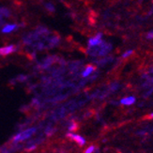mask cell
Wrapping results in <instances>:
<instances>
[{
  "label": "cell",
  "mask_w": 153,
  "mask_h": 153,
  "mask_svg": "<svg viewBox=\"0 0 153 153\" xmlns=\"http://www.w3.org/2000/svg\"><path fill=\"white\" fill-rule=\"evenodd\" d=\"M0 153H10V152L7 149H2L1 150H0Z\"/></svg>",
  "instance_id": "cell-16"
},
{
  "label": "cell",
  "mask_w": 153,
  "mask_h": 153,
  "mask_svg": "<svg viewBox=\"0 0 153 153\" xmlns=\"http://www.w3.org/2000/svg\"><path fill=\"white\" fill-rule=\"evenodd\" d=\"M149 117H150V118H153V113H151V114L149 115Z\"/></svg>",
  "instance_id": "cell-17"
},
{
  "label": "cell",
  "mask_w": 153,
  "mask_h": 153,
  "mask_svg": "<svg viewBox=\"0 0 153 153\" xmlns=\"http://www.w3.org/2000/svg\"><path fill=\"white\" fill-rule=\"evenodd\" d=\"M112 46L108 43H105L102 41L100 42L98 45L95 46H92V47H89L88 49V54L91 56H103L105 54L111 50Z\"/></svg>",
  "instance_id": "cell-1"
},
{
  "label": "cell",
  "mask_w": 153,
  "mask_h": 153,
  "mask_svg": "<svg viewBox=\"0 0 153 153\" xmlns=\"http://www.w3.org/2000/svg\"><path fill=\"white\" fill-rule=\"evenodd\" d=\"M37 131L36 128H29V129H26L21 132H19V134H17L14 137H13L12 139V142L13 144H17L19 142H23L25 140H26V139L30 138L33 134H35Z\"/></svg>",
  "instance_id": "cell-2"
},
{
  "label": "cell",
  "mask_w": 153,
  "mask_h": 153,
  "mask_svg": "<svg viewBox=\"0 0 153 153\" xmlns=\"http://www.w3.org/2000/svg\"><path fill=\"white\" fill-rule=\"evenodd\" d=\"M10 11L7 8H0V17H10Z\"/></svg>",
  "instance_id": "cell-9"
},
{
  "label": "cell",
  "mask_w": 153,
  "mask_h": 153,
  "mask_svg": "<svg viewBox=\"0 0 153 153\" xmlns=\"http://www.w3.org/2000/svg\"><path fill=\"white\" fill-rule=\"evenodd\" d=\"M95 68L93 67V66H88V67L85 68V70L83 71V74H82V76L83 77H88L89 76L93 71H94Z\"/></svg>",
  "instance_id": "cell-8"
},
{
  "label": "cell",
  "mask_w": 153,
  "mask_h": 153,
  "mask_svg": "<svg viewBox=\"0 0 153 153\" xmlns=\"http://www.w3.org/2000/svg\"><path fill=\"white\" fill-rule=\"evenodd\" d=\"M16 50H17V47L14 44L3 46V47H0V56H5L11 55V54H13V53H15Z\"/></svg>",
  "instance_id": "cell-5"
},
{
  "label": "cell",
  "mask_w": 153,
  "mask_h": 153,
  "mask_svg": "<svg viewBox=\"0 0 153 153\" xmlns=\"http://www.w3.org/2000/svg\"><path fill=\"white\" fill-rule=\"evenodd\" d=\"M75 130H77V124L75 122H71L69 125V131H74Z\"/></svg>",
  "instance_id": "cell-12"
},
{
  "label": "cell",
  "mask_w": 153,
  "mask_h": 153,
  "mask_svg": "<svg viewBox=\"0 0 153 153\" xmlns=\"http://www.w3.org/2000/svg\"><path fill=\"white\" fill-rule=\"evenodd\" d=\"M44 7H45V9L47 10L49 12H55L56 9H55V6L53 5L52 3L48 2V3H45L44 4Z\"/></svg>",
  "instance_id": "cell-10"
},
{
  "label": "cell",
  "mask_w": 153,
  "mask_h": 153,
  "mask_svg": "<svg viewBox=\"0 0 153 153\" xmlns=\"http://www.w3.org/2000/svg\"><path fill=\"white\" fill-rule=\"evenodd\" d=\"M96 149H97L96 146L91 145V146H89L88 148H86V149H85L84 153H94V152H96Z\"/></svg>",
  "instance_id": "cell-11"
},
{
  "label": "cell",
  "mask_w": 153,
  "mask_h": 153,
  "mask_svg": "<svg viewBox=\"0 0 153 153\" xmlns=\"http://www.w3.org/2000/svg\"><path fill=\"white\" fill-rule=\"evenodd\" d=\"M147 38H148L149 39H153V30L148 33V35H147Z\"/></svg>",
  "instance_id": "cell-15"
},
{
  "label": "cell",
  "mask_w": 153,
  "mask_h": 153,
  "mask_svg": "<svg viewBox=\"0 0 153 153\" xmlns=\"http://www.w3.org/2000/svg\"><path fill=\"white\" fill-rule=\"evenodd\" d=\"M134 102H135V98L132 97V96L124 98L120 101V103L123 104V105H131V104H134Z\"/></svg>",
  "instance_id": "cell-7"
},
{
  "label": "cell",
  "mask_w": 153,
  "mask_h": 153,
  "mask_svg": "<svg viewBox=\"0 0 153 153\" xmlns=\"http://www.w3.org/2000/svg\"><path fill=\"white\" fill-rule=\"evenodd\" d=\"M102 34L99 33V34H97L94 38L90 39L88 41V47H92V46L98 45L100 42H102Z\"/></svg>",
  "instance_id": "cell-6"
},
{
  "label": "cell",
  "mask_w": 153,
  "mask_h": 153,
  "mask_svg": "<svg viewBox=\"0 0 153 153\" xmlns=\"http://www.w3.org/2000/svg\"><path fill=\"white\" fill-rule=\"evenodd\" d=\"M22 26H25V25L24 24H7L2 27L1 32L3 34H10V33H12L13 31H16L20 27H22Z\"/></svg>",
  "instance_id": "cell-3"
},
{
  "label": "cell",
  "mask_w": 153,
  "mask_h": 153,
  "mask_svg": "<svg viewBox=\"0 0 153 153\" xmlns=\"http://www.w3.org/2000/svg\"><path fill=\"white\" fill-rule=\"evenodd\" d=\"M29 146H30V145H29ZM36 148H37V146H36V145H31L30 147L26 148V150H27V151H31V150H34Z\"/></svg>",
  "instance_id": "cell-14"
},
{
  "label": "cell",
  "mask_w": 153,
  "mask_h": 153,
  "mask_svg": "<svg viewBox=\"0 0 153 153\" xmlns=\"http://www.w3.org/2000/svg\"><path fill=\"white\" fill-rule=\"evenodd\" d=\"M131 54H132V51H131V50H129V51H127L126 53H124V54L122 55V57H123V58H126V57L130 56Z\"/></svg>",
  "instance_id": "cell-13"
},
{
  "label": "cell",
  "mask_w": 153,
  "mask_h": 153,
  "mask_svg": "<svg viewBox=\"0 0 153 153\" xmlns=\"http://www.w3.org/2000/svg\"><path fill=\"white\" fill-rule=\"evenodd\" d=\"M67 137H69L70 139H71V140H74L75 143H77V145L79 146V147H84L86 143L85 139L83 136L76 134H74V132H71V131L68 132Z\"/></svg>",
  "instance_id": "cell-4"
}]
</instances>
